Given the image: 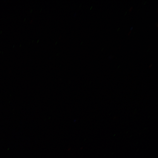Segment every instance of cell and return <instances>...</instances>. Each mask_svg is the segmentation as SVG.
Masks as SVG:
<instances>
[]
</instances>
